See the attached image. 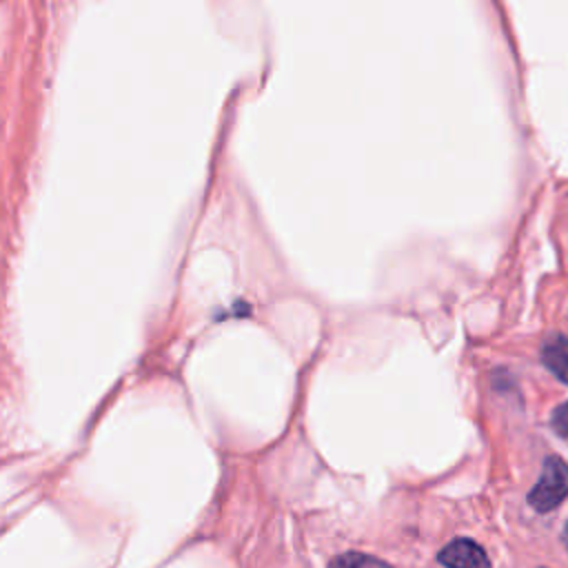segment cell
<instances>
[{
  "instance_id": "6da1fadb",
  "label": "cell",
  "mask_w": 568,
  "mask_h": 568,
  "mask_svg": "<svg viewBox=\"0 0 568 568\" xmlns=\"http://www.w3.org/2000/svg\"><path fill=\"white\" fill-rule=\"evenodd\" d=\"M568 497V464L557 457L548 455L541 466V475L528 493V506L537 513L555 510Z\"/></svg>"
},
{
  "instance_id": "7a4b0ae2",
  "label": "cell",
  "mask_w": 568,
  "mask_h": 568,
  "mask_svg": "<svg viewBox=\"0 0 568 568\" xmlns=\"http://www.w3.org/2000/svg\"><path fill=\"white\" fill-rule=\"evenodd\" d=\"M437 561L446 568H490L486 550L468 537H457L450 544H446L437 552Z\"/></svg>"
},
{
  "instance_id": "3957f363",
  "label": "cell",
  "mask_w": 568,
  "mask_h": 568,
  "mask_svg": "<svg viewBox=\"0 0 568 568\" xmlns=\"http://www.w3.org/2000/svg\"><path fill=\"white\" fill-rule=\"evenodd\" d=\"M541 362L559 382L568 384V337H548L541 346Z\"/></svg>"
},
{
  "instance_id": "277c9868",
  "label": "cell",
  "mask_w": 568,
  "mask_h": 568,
  "mask_svg": "<svg viewBox=\"0 0 568 568\" xmlns=\"http://www.w3.org/2000/svg\"><path fill=\"white\" fill-rule=\"evenodd\" d=\"M326 568H390L386 561L364 552H342L331 559Z\"/></svg>"
},
{
  "instance_id": "5b68a950",
  "label": "cell",
  "mask_w": 568,
  "mask_h": 568,
  "mask_svg": "<svg viewBox=\"0 0 568 568\" xmlns=\"http://www.w3.org/2000/svg\"><path fill=\"white\" fill-rule=\"evenodd\" d=\"M550 426L555 428L557 435L561 437H568V402L566 404H559L552 415H550Z\"/></svg>"
},
{
  "instance_id": "8992f818",
  "label": "cell",
  "mask_w": 568,
  "mask_h": 568,
  "mask_svg": "<svg viewBox=\"0 0 568 568\" xmlns=\"http://www.w3.org/2000/svg\"><path fill=\"white\" fill-rule=\"evenodd\" d=\"M564 537H566V544H568V521H566V528H564Z\"/></svg>"
}]
</instances>
